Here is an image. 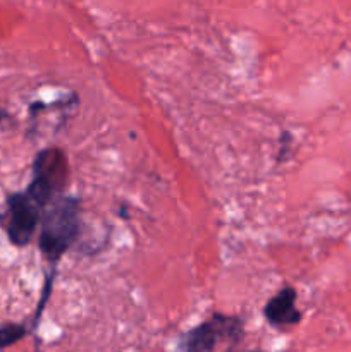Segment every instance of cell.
<instances>
[{
	"mask_svg": "<svg viewBox=\"0 0 351 352\" xmlns=\"http://www.w3.org/2000/svg\"><path fill=\"white\" fill-rule=\"evenodd\" d=\"M41 220L40 250L47 260L57 261L79 232V203L76 198H55Z\"/></svg>",
	"mask_w": 351,
	"mask_h": 352,
	"instance_id": "1",
	"label": "cell"
},
{
	"mask_svg": "<svg viewBox=\"0 0 351 352\" xmlns=\"http://www.w3.org/2000/svg\"><path fill=\"white\" fill-rule=\"evenodd\" d=\"M69 182V164L64 151L47 148L36 155L33 164V181L28 186V195L43 208L57 198Z\"/></svg>",
	"mask_w": 351,
	"mask_h": 352,
	"instance_id": "2",
	"label": "cell"
},
{
	"mask_svg": "<svg viewBox=\"0 0 351 352\" xmlns=\"http://www.w3.org/2000/svg\"><path fill=\"white\" fill-rule=\"evenodd\" d=\"M41 206L28 192H14L7 198L6 230L14 246H26L40 223Z\"/></svg>",
	"mask_w": 351,
	"mask_h": 352,
	"instance_id": "3",
	"label": "cell"
},
{
	"mask_svg": "<svg viewBox=\"0 0 351 352\" xmlns=\"http://www.w3.org/2000/svg\"><path fill=\"white\" fill-rule=\"evenodd\" d=\"M243 336V325L237 318L213 315L209 322L189 330L182 340L186 352H212L220 340H237Z\"/></svg>",
	"mask_w": 351,
	"mask_h": 352,
	"instance_id": "4",
	"label": "cell"
},
{
	"mask_svg": "<svg viewBox=\"0 0 351 352\" xmlns=\"http://www.w3.org/2000/svg\"><path fill=\"white\" fill-rule=\"evenodd\" d=\"M296 291L292 287H284L279 291L264 309L267 322L274 327H291L299 323L301 313L296 309Z\"/></svg>",
	"mask_w": 351,
	"mask_h": 352,
	"instance_id": "5",
	"label": "cell"
},
{
	"mask_svg": "<svg viewBox=\"0 0 351 352\" xmlns=\"http://www.w3.org/2000/svg\"><path fill=\"white\" fill-rule=\"evenodd\" d=\"M26 336V329L19 323H0V349L14 346Z\"/></svg>",
	"mask_w": 351,
	"mask_h": 352,
	"instance_id": "6",
	"label": "cell"
},
{
	"mask_svg": "<svg viewBox=\"0 0 351 352\" xmlns=\"http://www.w3.org/2000/svg\"><path fill=\"white\" fill-rule=\"evenodd\" d=\"M3 117H6V113H3V110H0V122L3 120Z\"/></svg>",
	"mask_w": 351,
	"mask_h": 352,
	"instance_id": "7",
	"label": "cell"
},
{
	"mask_svg": "<svg viewBox=\"0 0 351 352\" xmlns=\"http://www.w3.org/2000/svg\"><path fill=\"white\" fill-rule=\"evenodd\" d=\"M250 352H258V351H250Z\"/></svg>",
	"mask_w": 351,
	"mask_h": 352,
	"instance_id": "8",
	"label": "cell"
}]
</instances>
